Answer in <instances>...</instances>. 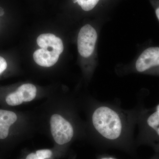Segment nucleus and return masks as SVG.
<instances>
[{"instance_id": "f257e3e1", "label": "nucleus", "mask_w": 159, "mask_h": 159, "mask_svg": "<svg viewBox=\"0 0 159 159\" xmlns=\"http://www.w3.org/2000/svg\"><path fill=\"white\" fill-rule=\"evenodd\" d=\"M94 128L100 135L114 141L124 134L125 123L123 117L116 110L106 106L96 109L92 116Z\"/></svg>"}, {"instance_id": "f03ea898", "label": "nucleus", "mask_w": 159, "mask_h": 159, "mask_svg": "<svg viewBox=\"0 0 159 159\" xmlns=\"http://www.w3.org/2000/svg\"><path fill=\"white\" fill-rule=\"evenodd\" d=\"M98 34L93 27L86 25L80 29L77 37V48L81 57L88 59L96 51Z\"/></svg>"}, {"instance_id": "7ed1b4c3", "label": "nucleus", "mask_w": 159, "mask_h": 159, "mask_svg": "<svg viewBox=\"0 0 159 159\" xmlns=\"http://www.w3.org/2000/svg\"><path fill=\"white\" fill-rule=\"evenodd\" d=\"M51 134L54 141L59 145L70 142L74 130L70 122L58 114H54L50 119Z\"/></svg>"}, {"instance_id": "20e7f679", "label": "nucleus", "mask_w": 159, "mask_h": 159, "mask_svg": "<svg viewBox=\"0 0 159 159\" xmlns=\"http://www.w3.org/2000/svg\"><path fill=\"white\" fill-rule=\"evenodd\" d=\"M136 70L143 73L159 67V47H150L144 50L135 63Z\"/></svg>"}, {"instance_id": "39448f33", "label": "nucleus", "mask_w": 159, "mask_h": 159, "mask_svg": "<svg viewBox=\"0 0 159 159\" xmlns=\"http://www.w3.org/2000/svg\"><path fill=\"white\" fill-rule=\"evenodd\" d=\"M60 54L54 51L39 49L34 52L33 58L39 65L49 67L54 66L58 61Z\"/></svg>"}, {"instance_id": "423d86ee", "label": "nucleus", "mask_w": 159, "mask_h": 159, "mask_svg": "<svg viewBox=\"0 0 159 159\" xmlns=\"http://www.w3.org/2000/svg\"><path fill=\"white\" fill-rule=\"evenodd\" d=\"M37 44L42 49L51 48L58 52L60 54L64 50L62 40L51 33L43 34L40 35L37 39Z\"/></svg>"}, {"instance_id": "0eeeda50", "label": "nucleus", "mask_w": 159, "mask_h": 159, "mask_svg": "<svg viewBox=\"0 0 159 159\" xmlns=\"http://www.w3.org/2000/svg\"><path fill=\"white\" fill-rule=\"evenodd\" d=\"M16 114L11 111L0 109V140L8 136L9 128L17 120Z\"/></svg>"}, {"instance_id": "6e6552de", "label": "nucleus", "mask_w": 159, "mask_h": 159, "mask_svg": "<svg viewBox=\"0 0 159 159\" xmlns=\"http://www.w3.org/2000/svg\"><path fill=\"white\" fill-rule=\"evenodd\" d=\"M23 102L32 101L36 97L37 89L35 86L31 84H23L18 88L16 91Z\"/></svg>"}, {"instance_id": "1a4fd4ad", "label": "nucleus", "mask_w": 159, "mask_h": 159, "mask_svg": "<svg viewBox=\"0 0 159 159\" xmlns=\"http://www.w3.org/2000/svg\"><path fill=\"white\" fill-rule=\"evenodd\" d=\"M146 122L148 127L154 131L159 138V104L153 112L149 115Z\"/></svg>"}, {"instance_id": "9d476101", "label": "nucleus", "mask_w": 159, "mask_h": 159, "mask_svg": "<svg viewBox=\"0 0 159 159\" xmlns=\"http://www.w3.org/2000/svg\"><path fill=\"white\" fill-rule=\"evenodd\" d=\"M6 102L8 105L11 106L19 105L23 102L22 99L16 91L7 96L6 98Z\"/></svg>"}, {"instance_id": "9b49d317", "label": "nucleus", "mask_w": 159, "mask_h": 159, "mask_svg": "<svg viewBox=\"0 0 159 159\" xmlns=\"http://www.w3.org/2000/svg\"><path fill=\"white\" fill-rule=\"evenodd\" d=\"M99 1L100 0H77V3L83 10L89 11L93 9Z\"/></svg>"}, {"instance_id": "f8f14e48", "label": "nucleus", "mask_w": 159, "mask_h": 159, "mask_svg": "<svg viewBox=\"0 0 159 159\" xmlns=\"http://www.w3.org/2000/svg\"><path fill=\"white\" fill-rule=\"evenodd\" d=\"M50 158H48L45 156L43 155L42 153L40 150L36 151L35 152H31L29 153L26 157L25 159H49Z\"/></svg>"}, {"instance_id": "ddd939ff", "label": "nucleus", "mask_w": 159, "mask_h": 159, "mask_svg": "<svg viewBox=\"0 0 159 159\" xmlns=\"http://www.w3.org/2000/svg\"><path fill=\"white\" fill-rule=\"evenodd\" d=\"M7 63L6 60L0 56V74H2L7 68Z\"/></svg>"}, {"instance_id": "4468645a", "label": "nucleus", "mask_w": 159, "mask_h": 159, "mask_svg": "<svg viewBox=\"0 0 159 159\" xmlns=\"http://www.w3.org/2000/svg\"><path fill=\"white\" fill-rule=\"evenodd\" d=\"M155 12L157 17L159 21V6L156 8Z\"/></svg>"}, {"instance_id": "2eb2a0df", "label": "nucleus", "mask_w": 159, "mask_h": 159, "mask_svg": "<svg viewBox=\"0 0 159 159\" xmlns=\"http://www.w3.org/2000/svg\"><path fill=\"white\" fill-rule=\"evenodd\" d=\"M101 159H115L114 158H101Z\"/></svg>"}, {"instance_id": "dca6fc26", "label": "nucleus", "mask_w": 159, "mask_h": 159, "mask_svg": "<svg viewBox=\"0 0 159 159\" xmlns=\"http://www.w3.org/2000/svg\"><path fill=\"white\" fill-rule=\"evenodd\" d=\"M72 1H73V2L74 3L77 2V0H72Z\"/></svg>"}]
</instances>
